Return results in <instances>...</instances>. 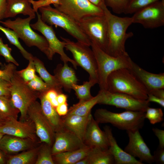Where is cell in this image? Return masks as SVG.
I'll use <instances>...</instances> for the list:
<instances>
[{
  "label": "cell",
  "mask_w": 164,
  "mask_h": 164,
  "mask_svg": "<svg viewBox=\"0 0 164 164\" xmlns=\"http://www.w3.org/2000/svg\"><path fill=\"white\" fill-rule=\"evenodd\" d=\"M99 7L103 10L108 25V44L106 53L114 57L128 55L125 50L126 40L133 36L132 32H127L132 23V17H121L111 13L105 5L104 0Z\"/></svg>",
  "instance_id": "1"
},
{
  "label": "cell",
  "mask_w": 164,
  "mask_h": 164,
  "mask_svg": "<svg viewBox=\"0 0 164 164\" xmlns=\"http://www.w3.org/2000/svg\"><path fill=\"white\" fill-rule=\"evenodd\" d=\"M107 90L126 94L142 100H147L148 91L131 70L127 68L112 72L107 80Z\"/></svg>",
  "instance_id": "2"
},
{
  "label": "cell",
  "mask_w": 164,
  "mask_h": 164,
  "mask_svg": "<svg viewBox=\"0 0 164 164\" xmlns=\"http://www.w3.org/2000/svg\"><path fill=\"white\" fill-rule=\"evenodd\" d=\"M38 9L41 19L44 22L63 28L77 41L91 46V42L78 22L50 5L40 7Z\"/></svg>",
  "instance_id": "3"
},
{
  "label": "cell",
  "mask_w": 164,
  "mask_h": 164,
  "mask_svg": "<svg viewBox=\"0 0 164 164\" xmlns=\"http://www.w3.org/2000/svg\"><path fill=\"white\" fill-rule=\"evenodd\" d=\"M145 112L126 110L118 113L106 109L99 108L94 114V119L99 123H110L119 129L139 130L143 126Z\"/></svg>",
  "instance_id": "4"
},
{
  "label": "cell",
  "mask_w": 164,
  "mask_h": 164,
  "mask_svg": "<svg viewBox=\"0 0 164 164\" xmlns=\"http://www.w3.org/2000/svg\"><path fill=\"white\" fill-rule=\"evenodd\" d=\"M91 46L97 62L100 90H107L109 74L119 69L129 68L132 60L128 54L117 57L111 56L92 42Z\"/></svg>",
  "instance_id": "5"
},
{
  "label": "cell",
  "mask_w": 164,
  "mask_h": 164,
  "mask_svg": "<svg viewBox=\"0 0 164 164\" xmlns=\"http://www.w3.org/2000/svg\"><path fill=\"white\" fill-rule=\"evenodd\" d=\"M36 16H29L22 19L17 17L14 20L8 19L0 20V23L6 27L14 31L18 38L29 47L36 46L48 58L49 56L48 43L45 37L37 33L32 29L30 25L31 20Z\"/></svg>",
  "instance_id": "6"
},
{
  "label": "cell",
  "mask_w": 164,
  "mask_h": 164,
  "mask_svg": "<svg viewBox=\"0 0 164 164\" xmlns=\"http://www.w3.org/2000/svg\"><path fill=\"white\" fill-rule=\"evenodd\" d=\"M16 70L11 80L10 98L14 106L20 113L22 121L27 118L30 105L39 97V92L31 90Z\"/></svg>",
  "instance_id": "7"
},
{
  "label": "cell",
  "mask_w": 164,
  "mask_h": 164,
  "mask_svg": "<svg viewBox=\"0 0 164 164\" xmlns=\"http://www.w3.org/2000/svg\"><path fill=\"white\" fill-rule=\"evenodd\" d=\"M65 43V48L72 53L73 60L89 75V80L98 83L97 62L93 51L90 46L78 41L60 37Z\"/></svg>",
  "instance_id": "8"
},
{
  "label": "cell",
  "mask_w": 164,
  "mask_h": 164,
  "mask_svg": "<svg viewBox=\"0 0 164 164\" xmlns=\"http://www.w3.org/2000/svg\"><path fill=\"white\" fill-rule=\"evenodd\" d=\"M79 22L91 42L106 52L108 44V25L104 13L86 17Z\"/></svg>",
  "instance_id": "9"
},
{
  "label": "cell",
  "mask_w": 164,
  "mask_h": 164,
  "mask_svg": "<svg viewBox=\"0 0 164 164\" xmlns=\"http://www.w3.org/2000/svg\"><path fill=\"white\" fill-rule=\"evenodd\" d=\"M97 104L111 105L126 110L145 112L149 102L125 94L111 92L107 90H100Z\"/></svg>",
  "instance_id": "10"
},
{
  "label": "cell",
  "mask_w": 164,
  "mask_h": 164,
  "mask_svg": "<svg viewBox=\"0 0 164 164\" xmlns=\"http://www.w3.org/2000/svg\"><path fill=\"white\" fill-rule=\"evenodd\" d=\"M37 21L34 23L30 24L33 29L37 30L45 37L49 46V56L48 59L51 60L56 53L60 56L61 60L64 63L70 62L74 68L77 69L78 66L76 62L70 58L65 53L64 49L65 48V43L60 41L57 37L55 32L52 26H49L41 19V15L38 12H36Z\"/></svg>",
  "instance_id": "11"
},
{
  "label": "cell",
  "mask_w": 164,
  "mask_h": 164,
  "mask_svg": "<svg viewBox=\"0 0 164 164\" xmlns=\"http://www.w3.org/2000/svg\"><path fill=\"white\" fill-rule=\"evenodd\" d=\"M55 8L78 22L87 16L104 14L100 7L88 0H60L59 5Z\"/></svg>",
  "instance_id": "12"
},
{
  "label": "cell",
  "mask_w": 164,
  "mask_h": 164,
  "mask_svg": "<svg viewBox=\"0 0 164 164\" xmlns=\"http://www.w3.org/2000/svg\"><path fill=\"white\" fill-rule=\"evenodd\" d=\"M132 23L146 29H154L164 25V0H160L141 9L131 17Z\"/></svg>",
  "instance_id": "13"
},
{
  "label": "cell",
  "mask_w": 164,
  "mask_h": 164,
  "mask_svg": "<svg viewBox=\"0 0 164 164\" xmlns=\"http://www.w3.org/2000/svg\"><path fill=\"white\" fill-rule=\"evenodd\" d=\"M27 115L34 124L36 134L41 141L52 145L55 132L43 114L40 104L36 101L32 103L28 109Z\"/></svg>",
  "instance_id": "14"
},
{
  "label": "cell",
  "mask_w": 164,
  "mask_h": 164,
  "mask_svg": "<svg viewBox=\"0 0 164 164\" xmlns=\"http://www.w3.org/2000/svg\"><path fill=\"white\" fill-rule=\"evenodd\" d=\"M139 130L127 131L129 142L124 150L132 157L138 158L142 162L151 164L154 162L153 155Z\"/></svg>",
  "instance_id": "15"
},
{
  "label": "cell",
  "mask_w": 164,
  "mask_h": 164,
  "mask_svg": "<svg viewBox=\"0 0 164 164\" xmlns=\"http://www.w3.org/2000/svg\"><path fill=\"white\" fill-rule=\"evenodd\" d=\"M0 132L32 141L35 139V129L31 124L25 121H18L17 119L12 117L5 120L0 125Z\"/></svg>",
  "instance_id": "16"
},
{
  "label": "cell",
  "mask_w": 164,
  "mask_h": 164,
  "mask_svg": "<svg viewBox=\"0 0 164 164\" xmlns=\"http://www.w3.org/2000/svg\"><path fill=\"white\" fill-rule=\"evenodd\" d=\"M86 146L76 135L64 128L55 133V139L51 148L53 155L76 150Z\"/></svg>",
  "instance_id": "17"
},
{
  "label": "cell",
  "mask_w": 164,
  "mask_h": 164,
  "mask_svg": "<svg viewBox=\"0 0 164 164\" xmlns=\"http://www.w3.org/2000/svg\"><path fill=\"white\" fill-rule=\"evenodd\" d=\"M98 124L92 115L86 127L83 142L91 148L108 149L110 146L108 138L104 131L101 129Z\"/></svg>",
  "instance_id": "18"
},
{
  "label": "cell",
  "mask_w": 164,
  "mask_h": 164,
  "mask_svg": "<svg viewBox=\"0 0 164 164\" xmlns=\"http://www.w3.org/2000/svg\"><path fill=\"white\" fill-rule=\"evenodd\" d=\"M147 89L164 88V73L155 74L143 69L132 60L128 68Z\"/></svg>",
  "instance_id": "19"
},
{
  "label": "cell",
  "mask_w": 164,
  "mask_h": 164,
  "mask_svg": "<svg viewBox=\"0 0 164 164\" xmlns=\"http://www.w3.org/2000/svg\"><path fill=\"white\" fill-rule=\"evenodd\" d=\"M104 131L108 138L110 146L109 149L113 155L115 164H143L142 162L138 160L124 150L118 145L113 136L111 128L108 125L104 128Z\"/></svg>",
  "instance_id": "20"
},
{
  "label": "cell",
  "mask_w": 164,
  "mask_h": 164,
  "mask_svg": "<svg viewBox=\"0 0 164 164\" xmlns=\"http://www.w3.org/2000/svg\"><path fill=\"white\" fill-rule=\"evenodd\" d=\"M91 113L86 116L67 114L62 118L64 128L74 134L83 142L86 127Z\"/></svg>",
  "instance_id": "21"
},
{
  "label": "cell",
  "mask_w": 164,
  "mask_h": 164,
  "mask_svg": "<svg viewBox=\"0 0 164 164\" xmlns=\"http://www.w3.org/2000/svg\"><path fill=\"white\" fill-rule=\"evenodd\" d=\"M45 92H39L38 98L40 101L42 112L56 133L64 128L63 120L57 113L55 108L46 98Z\"/></svg>",
  "instance_id": "22"
},
{
  "label": "cell",
  "mask_w": 164,
  "mask_h": 164,
  "mask_svg": "<svg viewBox=\"0 0 164 164\" xmlns=\"http://www.w3.org/2000/svg\"><path fill=\"white\" fill-rule=\"evenodd\" d=\"M54 76L60 85L64 90L70 92L73 84H77L78 79L74 70L67 63L59 64L54 70Z\"/></svg>",
  "instance_id": "23"
},
{
  "label": "cell",
  "mask_w": 164,
  "mask_h": 164,
  "mask_svg": "<svg viewBox=\"0 0 164 164\" xmlns=\"http://www.w3.org/2000/svg\"><path fill=\"white\" fill-rule=\"evenodd\" d=\"M30 140L5 135L0 140V149L7 153H13L26 150L32 145Z\"/></svg>",
  "instance_id": "24"
},
{
  "label": "cell",
  "mask_w": 164,
  "mask_h": 164,
  "mask_svg": "<svg viewBox=\"0 0 164 164\" xmlns=\"http://www.w3.org/2000/svg\"><path fill=\"white\" fill-rule=\"evenodd\" d=\"M29 0H7L5 18L14 17L19 14L36 16V12Z\"/></svg>",
  "instance_id": "25"
},
{
  "label": "cell",
  "mask_w": 164,
  "mask_h": 164,
  "mask_svg": "<svg viewBox=\"0 0 164 164\" xmlns=\"http://www.w3.org/2000/svg\"><path fill=\"white\" fill-rule=\"evenodd\" d=\"M91 148L85 146L76 150L59 153L52 155L53 159L55 164H76L87 156Z\"/></svg>",
  "instance_id": "26"
},
{
  "label": "cell",
  "mask_w": 164,
  "mask_h": 164,
  "mask_svg": "<svg viewBox=\"0 0 164 164\" xmlns=\"http://www.w3.org/2000/svg\"><path fill=\"white\" fill-rule=\"evenodd\" d=\"M36 71L40 77L52 89L56 90L60 94L62 93V87L60 85L54 75L50 74L46 69L43 63L35 56L33 57Z\"/></svg>",
  "instance_id": "27"
},
{
  "label": "cell",
  "mask_w": 164,
  "mask_h": 164,
  "mask_svg": "<svg viewBox=\"0 0 164 164\" xmlns=\"http://www.w3.org/2000/svg\"><path fill=\"white\" fill-rule=\"evenodd\" d=\"M89 164H114L113 156L109 148L104 149L91 148L87 155Z\"/></svg>",
  "instance_id": "28"
},
{
  "label": "cell",
  "mask_w": 164,
  "mask_h": 164,
  "mask_svg": "<svg viewBox=\"0 0 164 164\" xmlns=\"http://www.w3.org/2000/svg\"><path fill=\"white\" fill-rule=\"evenodd\" d=\"M99 98L97 94L92 98L85 101H79L73 104L69 109L67 114H74L80 116H86L91 113V110L96 104ZM66 114V115H67Z\"/></svg>",
  "instance_id": "29"
},
{
  "label": "cell",
  "mask_w": 164,
  "mask_h": 164,
  "mask_svg": "<svg viewBox=\"0 0 164 164\" xmlns=\"http://www.w3.org/2000/svg\"><path fill=\"white\" fill-rule=\"evenodd\" d=\"M19 110L11 101L10 96H0V118L5 120L10 117L17 119Z\"/></svg>",
  "instance_id": "30"
},
{
  "label": "cell",
  "mask_w": 164,
  "mask_h": 164,
  "mask_svg": "<svg viewBox=\"0 0 164 164\" xmlns=\"http://www.w3.org/2000/svg\"><path fill=\"white\" fill-rule=\"evenodd\" d=\"M0 30L5 34L10 43L15 46L19 50L24 58L29 60L33 58V56L22 46L17 34L14 31L9 28L4 27L0 25Z\"/></svg>",
  "instance_id": "31"
},
{
  "label": "cell",
  "mask_w": 164,
  "mask_h": 164,
  "mask_svg": "<svg viewBox=\"0 0 164 164\" xmlns=\"http://www.w3.org/2000/svg\"><path fill=\"white\" fill-rule=\"evenodd\" d=\"M96 84L95 82L91 81L84 82L82 85L77 84L72 85V89L75 92L76 95L79 101H85L92 98L93 96L91 93V89Z\"/></svg>",
  "instance_id": "32"
},
{
  "label": "cell",
  "mask_w": 164,
  "mask_h": 164,
  "mask_svg": "<svg viewBox=\"0 0 164 164\" xmlns=\"http://www.w3.org/2000/svg\"><path fill=\"white\" fill-rule=\"evenodd\" d=\"M39 148L32 149L11 157L8 164H29L33 161L39 150Z\"/></svg>",
  "instance_id": "33"
},
{
  "label": "cell",
  "mask_w": 164,
  "mask_h": 164,
  "mask_svg": "<svg viewBox=\"0 0 164 164\" xmlns=\"http://www.w3.org/2000/svg\"><path fill=\"white\" fill-rule=\"evenodd\" d=\"M51 146L46 144L39 150L36 164H55L52 154Z\"/></svg>",
  "instance_id": "34"
},
{
  "label": "cell",
  "mask_w": 164,
  "mask_h": 164,
  "mask_svg": "<svg viewBox=\"0 0 164 164\" xmlns=\"http://www.w3.org/2000/svg\"><path fill=\"white\" fill-rule=\"evenodd\" d=\"M160 0H130L124 14H132Z\"/></svg>",
  "instance_id": "35"
},
{
  "label": "cell",
  "mask_w": 164,
  "mask_h": 164,
  "mask_svg": "<svg viewBox=\"0 0 164 164\" xmlns=\"http://www.w3.org/2000/svg\"><path fill=\"white\" fill-rule=\"evenodd\" d=\"M130 0H104L107 7L117 14L124 13Z\"/></svg>",
  "instance_id": "36"
},
{
  "label": "cell",
  "mask_w": 164,
  "mask_h": 164,
  "mask_svg": "<svg viewBox=\"0 0 164 164\" xmlns=\"http://www.w3.org/2000/svg\"><path fill=\"white\" fill-rule=\"evenodd\" d=\"M163 113L161 108H154L148 107L146 109L145 118L148 119L150 123L154 125L163 120Z\"/></svg>",
  "instance_id": "37"
},
{
  "label": "cell",
  "mask_w": 164,
  "mask_h": 164,
  "mask_svg": "<svg viewBox=\"0 0 164 164\" xmlns=\"http://www.w3.org/2000/svg\"><path fill=\"white\" fill-rule=\"evenodd\" d=\"M26 83L31 90L39 92H45L52 88L37 75L33 79Z\"/></svg>",
  "instance_id": "38"
},
{
  "label": "cell",
  "mask_w": 164,
  "mask_h": 164,
  "mask_svg": "<svg viewBox=\"0 0 164 164\" xmlns=\"http://www.w3.org/2000/svg\"><path fill=\"white\" fill-rule=\"evenodd\" d=\"M29 61V64L25 68L19 71H17L19 75L26 82L33 79L36 75L33 58Z\"/></svg>",
  "instance_id": "39"
},
{
  "label": "cell",
  "mask_w": 164,
  "mask_h": 164,
  "mask_svg": "<svg viewBox=\"0 0 164 164\" xmlns=\"http://www.w3.org/2000/svg\"><path fill=\"white\" fill-rule=\"evenodd\" d=\"M12 50V49L8 44L3 43L0 44V55L4 57L6 62L13 63L16 66H18L19 64L11 55Z\"/></svg>",
  "instance_id": "40"
},
{
  "label": "cell",
  "mask_w": 164,
  "mask_h": 164,
  "mask_svg": "<svg viewBox=\"0 0 164 164\" xmlns=\"http://www.w3.org/2000/svg\"><path fill=\"white\" fill-rule=\"evenodd\" d=\"M16 66L12 63L6 65L3 70H0V77L9 82L16 70Z\"/></svg>",
  "instance_id": "41"
},
{
  "label": "cell",
  "mask_w": 164,
  "mask_h": 164,
  "mask_svg": "<svg viewBox=\"0 0 164 164\" xmlns=\"http://www.w3.org/2000/svg\"><path fill=\"white\" fill-rule=\"evenodd\" d=\"M29 2L32 6V8L35 12H38L39 9L40 7H45L53 4L55 7L60 3V0H43L35 1L29 0Z\"/></svg>",
  "instance_id": "42"
},
{
  "label": "cell",
  "mask_w": 164,
  "mask_h": 164,
  "mask_svg": "<svg viewBox=\"0 0 164 164\" xmlns=\"http://www.w3.org/2000/svg\"><path fill=\"white\" fill-rule=\"evenodd\" d=\"M11 82L0 77V96H10Z\"/></svg>",
  "instance_id": "43"
},
{
  "label": "cell",
  "mask_w": 164,
  "mask_h": 164,
  "mask_svg": "<svg viewBox=\"0 0 164 164\" xmlns=\"http://www.w3.org/2000/svg\"><path fill=\"white\" fill-rule=\"evenodd\" d=\"M153 155L154 162L157 164H164V148L159 146L154 151Z\"/></svg>",
  "instance_id": "44"
},
{
  "label": "cell",
  "mask_w": 164,
  "mask_h": 164,
  "mask_svg": "<svg viewBox=\"0 0 164 164\" xmlns=\"http://www.w3.org/2000/svg\"><path fill=\"white\" fill-rule=\"evenodd\" d=\"M152 131L159 141V146L164 148V130L157 128H153Z\"/></svg>",
  "instance_id": "45"
},
{
  "label": "cell",
  "mask_w": 164,
  "mask_h": 164,
  "mask_svg": "<svg viewBox=\"0 0 164 164\" xmlns=\"http://www.w3.org/2000/svg\"><path fill=\"white\" fill-rule=\"evenodd\" d=\"M55 109L57 113L60 116H64L67 114L68 111V103L67 102L59 104Z\"/></svg>",
  "instance_id": "46"
},
{
  "label": "cell",
  "mask_w": 164,
  "mask_h": 164,
  "mask_svg": "<svg viewBox=\"0 0 164 164\" xmlns=\"http://www.w3.org/2000/svg\"><path fill=\"white\" fill-rule=\"evenodd\" d=\"M147 100L149 102H153L157 103L162 107H164V99L156 97L151 94H148Z\"/></svg>",
  "instance_id": "47"
},
{
  "label": "cell",
  "mask_w": 164,
  "mask_h": 164,
  "mask_svg": "<svg viewBox=\"0 0 164 164\" xmlns=\"http://www.w3.org/2000/svg\"><path fill=\"white\" fill-rule=\"evenodd\" d=\"M59 94L57 91L54 89H50L45 93L46 98L49 101L51 100L56 98L57 97Z\"/></svg>",
  "instance_id": "48"
},
{
  "label": "cell",
  "mask_w": 164,
  "mask_h": 164,
  "mask_svg": "<svg viewBox=\"0 0 164 164\" xmlns=\"http://www.w3.org/2000/svg\"><path fill=\"white\" fill-rule=\"evenodd\" d=\"M7 0H0V20L5 18Z\"/></svg>",
  "instance_id": "49"
},
{
  "label": "cell",
  "mask_w": 164,
  "mask_h": 164,
  "mask_svg": "<svg viewBox=\"0 0 164 164\" xmlns=\"http://www.w3.org/2000/svg\"><path fill=\"white\" fill-rule=\"evenodd\" d=\"M149 93L159 98L164 99V88L154 90L149 92L148 94Z\"/></svg>",
  "instance_id": "50"
},
{
  "label": "cell",
  "mask_w": 164,
  "mask_h": 164,
  "mask_svg": "<svg viewBox=\"0 0 164 164\" xmlns=\"http://www.w3.org/2000/svg\"><path fill=\"white\" fill-rule=\"evenodd\" d=\"M67 95L62 93L59 94L56 97L57 100L59 104L67 102Z\"/></svg>",
  "instance_id": "51"
},
{
  "label": "cell",
  "mask_w": 164,
  "mask_h": 164,
  "mask_svg": "<svg viewBox=\"0 0 164 164\" xmlns=\"http://www.w3.org/2000/svg\"><path fill=\"white\" fill-rule=\"evenodd\" d=\"M76 164H89L87 156L78 161Z\"/></svg>",
  "instance_id": "52"
},
{
  "label": "cell",
  "mask_w": 164,
  "mask_h": 164,
  "mask_svg": "<svg viewBox=\"0 0 164 164\" xmlns=\"http://www.w3.org/2000/svg\"><path fill=\"white\" fill-rule=\"evenodd\" d=\"M91 3L99 7L101 3L103 0H88Z\"/></svg>",
  "instance_id": "53"
},
{
  "label": "cell",
  "mask_w": 164,
  "mask_h": 164,
  "mask_svg": "<svg viewBox=\"0 0 164 164\" xmlns=\"http://www.w3.org/2000/svg\"><path fill=\"white\" fill-rule=\"evenodd\" d=\"M50 101L52 106L55 108L59 104L56 98L51 100Z\"/></svg>",
  "instance_id": "54"
},
{
  "label": "cell",
  "mask_w": 164,
  "mask_h": 164,
  "mask_svg": "<svg viewBox=\"0 0 164 164\" xmlns=\"http://www.w3.org/2000/svg\"><path fill=\"white\" fill-rule=\"evenodd\" d=\"M5 163V157L3 154L0 151V164H4Z\"/></svg>",
  "instance_id": "55"
},
{
  "label": "cell",
  "mask_w": 164,
  "mask_h": 164,
  "mask_svg": "<svg viewBox=\"0 0 164 164\" xmlns=\"http://www.w3.org/2000/svg\"><path fill=\"white\" fill-rule=\"evenodd\" d=\"M4 135H5L4 134L0 132V140Z\"/></svg>",
  "instance_id": "56"
},
{
  "label": "cell",
  "mask_w": 164,
  "mask_h": 164,
  "mask_svg": "<svg viewBox=\"0 0 164 164\" xmlns=\"http://www.w3.org/2000/svg\"><path fill=\"white\" fill-rule=\"evenodd\" d=\"M4 121L0 118V125L2 124Z\"/></svg>",
  "instance_id": "57"
},
{
  "label": "cell",
  "mask_w": 164,
  "mask_h": 164,
  "mask_svg": "<svg viewBox=\"0 0 164 164\" xmlns=\"http://www.w3.org/2000/svg\"><path fill=\"white\" fill-rule=\"evenodd\" d=\"M3 42L2 38H0V44L3 43Z\"/></svg>",
  "instance_id": "58"
},
{
  "label": "cell",
  "mask_w": 164,
  "mask_h": 164,
  "mask_svg": "<svg viewBox=\"0 0 164 164\" xmlns=\"http://www.w3.org/2000/svg\"><path fill=\"white\" fill-rule=\"evenodd\" d=\"M2 65V63L0 62V65Z\"/></svg>",
  "instance_id": "59"
},
{
  "label": "cell",
  "mask_w": 164,
  "mask_h": 164,
  "mask_svg": "<svg viewBox=\"0 0 164 164\" xmlns=\"http://www.w3.org/2000/svg\"><path fill=\"white\" fill-rule=\"evenodd\" d=\"M39 0L41 1V0Z\"/></svg>",
  "instance_id": "60"
}]
</instances>
